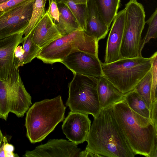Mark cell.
<instances>
[{
    "mask_svg": "<svg viewBox=\"0 0 157 157\" xmlns=\"http://www.w3.org/2000/svg\"><path fill=\"white\" fill-rule=\"evenodd\" d=\"M101 65L104 76L123 94L133 90L151 67L150 57L142 56L102 63Z\"/></svg>",
    "mask_w": 157,
    "mask_h": 157,
    "instance_id": "obj_4",
    "label": "cell"
},
{
    "mask_svg": "<svg viewBox=\"0 0 157 157\" xmlns=\"http://www.w3.org/2000/svg\"><path fill=\"white\" fill-rule=\"evenodd\" d=\"M124 99L131 109L141 116L150 119L149 109L141 97L134 90L124 94Z\"/></svg>",
    "mask_w": 157,
    "mask_h": 157,
    "instance_id": "obj_20",
    "label": "cell"
},
{
    "mask_svg": "<svg viewBox=\"0 0 157 157\" xmlns=\"http://www.w3.org/2000/svg\"><path fill=\"white\" fill-rule=\"evenodd\" d=\"M151 60L152 77L151 103L157 101V52H156L150 57Z\"/></svg>",
    "mask_w": 157,
    "mask_h": 157,
    "instance_id": "obj_27",
    "label": "cell"
},
{
    "mask_svg": "<svg viewBox=\"0 0 157 157\" xmlns=\"http://www.w3.org/2000/svg\"><path fill=\"white\" fill-rule=\"evenodd\" d=\"M52 19L56 24L59 21V12L56 2L52 1L49 4V8L47 11Z\"/></svg>",
    "mask_w": 157,
    "mask_h": 157,
    "instance_id": "obj_30",
    "label": "cell"
},
{
    "mask_svg": "<svg viewBox=\"0 0 157 157\" xmlns=\"http://www.w3.org/2000/svg\"><path fill=\"white\" fill-rule=\"evenodd\" d=\"M27 0H9L0 4V12L10 8Z\"/></svg>",
    "mask_w": 157,
    "mask_h": 157,
    "instance_id": "obj_32",
    "label": "cell"
},
{
    "mask_svg": "<svg viewBox=\"0 0 157 157\" xmlns=\"http://www.w3.org/2000/svg\"><path fill=\"white\" fill-rule=\"evenodd\" d=\"M87 5L86 29L84 32L99 41L106 36L109 31V27L99 13L94 0H89Z\"/></svg>",
    "mask_w": 157,
    "mask_h": 157,
    "instance_id": "obj_16",
    "label": "cell"
},
{
    "mask_svg": "<svg viewBox=\"0 0 157 157\" xmlns=\"http://www.w3.org/2000/svg\"><path fill=\"white\" fill-rule=\"evenodd\" d=\"M112 105L101 109L91 125L86 150L101 157H133L114 117Z\"/></svg>",
    "mask_w": 157,
    "mask_h": 157,
    "instance_id": "obj_2",
    "label": "cell"
},
{
    "mask_svg": "<svg viewBox=\"0 0 157 157\" xmlns=\"http://www.w3.org/2000/svg\"><path fill=\"white\" fill-rule=\"evenodd\" d=\"M56 2H62L69 8L75 17L81 30L86 29L87 17V5L76 4L71 0H57Z\"/></svg>",
    "mask_w": 157,
    "mask_h": 157,
    "instance_id": "obj_21",
    "label": "cell"
},
{
    "mask_svg": "<svg viewBox=\"0 0 157 157\" xmlns=\"http://www.w3.org/2000/svg\"><path fill=\"white\" fill-rule=\"evenodd\" d=\"M47 0H35L33 6L31 18L29 23L23 31L25 37L31 33L35 26L44 15L45 6Z\"/></svg>",
    "mask_w": 157,
    "mask_h": 157,
    "instance_id": "obj_23",
    "label": "cell"
},
{
    "mask_svg": "<svg viewBox=\"0 0 157 157\" xmlns=\"http://www.w3.org/2000/svg\"><path fill=\"white\" fill-rule=\"evenodd\" d=\"M76 4H83L87 5L89 0H71Z\"/></svg>",
    "mask_w": 157,
    "mask_h": 157,
    "instance_id": "obj_34",
    "label": "cell"
},
{
    "mask_svg": "<svg viewBox=\"0 0 157 157\" xmlns=\"http://www.w3.org/2000/svg\"><path fill=\"white\" fill-rule=\"evenodd\" d=\"M148 27L147 33L141 40L140 47V53L141 52L145 45L152 38L156 39L157 37V9L151 15L148 19L145 21Z\"/></svg>",
    "mask_w": 157,
    "mask_h": 157,
    "instance_id": "obj_26",
    "label": "cell"
},
{
    "mask_svg": "<svg viewBox=\"0 0 157 157\" xmlns=\"http://www.w3.org/2000/svg\"><path fill=\"white\" fill-rule=\"evenodd\" d=\"M98 41L84 31L77 30L53 41L41 48L36 58L44 63L61 62L68 55L82 51L98 56Z\"/></svg>",
    "mask_w": 157,
    "mask_h": 157,
    "instance_id": "obj_5",
    "label": "cell"
},
{
    "mask_svg": "<svg viewBox=\"0 0 157 157\" xmlns=\"http://www.w3.org/2000/svg\"><path fill=\"white\" fill-rule=\"evenodd\" d=\"M124 29L120 49L121 59L141 56V34L145 24L144 7L137 0H130L125 5Z\"/></svg>",
    "mask_w": 157,
    "mask_h": 157,
    "instance_id": "obj_7",
    "label": "cell"
},
{
    "mask_svg": "<svg viewBox=\"0 0 157 157\" xmlns=\"http://www.w3.org/2000/svg\"><path fill=\"white\" fill-rule=\"evenodd\" d=\"M29 34L33 41L41 48L63 36L47 11Z\"/></svg>",
    "mask_w": 157,
    "mask_h": 157,
    "instance_id": "obj_15",
    "label": "cell"
},
{
    "mask_svg": "<svg viewBox=\"0 0 157 157\" xmlns=\"http://www.w3.org/2000/svg\"><path fill=\"white\" fill-rule=\"evenodd\" d=\"M125 19V10L117 13L113 21L107 40L104 63L121 59L120 49L123 38Z\"/></svg>",
    "mask_w": 157,
    "mask_h": 157,
    "instance_id": "obj_13",
    "label": "cell"
},
{
    "mask_svg": "<svg viewBox=\"0 0 157 157\" xmlns=\"http://www.w3.org/2000/svg\"><path fill=\"white\" fill-rule=\"evenodd\" d=\"M101 157V156L98 154L92 152L86 149L81 151L80 157Z\"/></svg>",
    "mask_w": 157,
    "mask_h": 157,
    "instance_id": "obj_33",
    "label": "cell"
},
{
    "mask_svg": "<svg viewBox=\"0 0 157 157\" xmlns=\"http://www.w3.org/2000/svg\"><path fill=\"white\" fill-rule=\"evenodd\" d=\"M3 136L0 128V144L2 142Z\"/></svg>",
    "mask_w": 157,
    "mask_h": 157,
    "instance_id": "obj_35",
    "label": "cell"
},
{
    "mask_svg": "<svg viewBox=\"0 0 157 157\" xmlns=\"http://www.w3.org/2000/svg\"><path fill=\"white\" fill-rule=\"evenodd\" d=\"M9 0H0V4L3 3Z\"/></svg>",
    "mask_w": 157,
    "mask_h": 157,
    "instance_id": "obj_36",
    "label": "cell"
},
{
    "mask_svg": "<svg viewBox=\"0 0 157 157\" xmlns=\"http://www.w3.org/2000/svg\"><path fill=\"white\" fill-rule=\"evenodd\" d=\"M9 93L10 112L22 117L32 105V98L22 81L18 69L15 68L10 75Z\"/></svg>",
    "mask_w": 157,
    "mask_h": 157,
    "instance_id": "obj_10",
    "label": "cell"
},
{
    "mask_svg": "<svg viewBox=\"0 0 157 157\" xmlns=\"http://www.w3.org/2000/svg\"><path fill=\"white\" fill-rule=\"evenodd\" d=\"M66 107L61 96L35 102L28 109L25 119L26 136L31 143L41 141L64 118Z\"/></svg>",
    "mask_w": 157,
    "mask_h": 157,
    "instance_id": "obj_3",
    "label": "cell"
},
{
    "mask_svg": "<svg viewBox=\"0 0 157 157\" xmlns=\"http://www.w3.org/2000/svg\"><path fill=\"white\" fill-rule=\"evenodd\" d=\"M113 116L135 155L157 157V129L150 119L131 109L124 100L112 105Z\"/></svg>",
    "mask_w": 157,
    "mask_h": 157,
    "instance_id": "obj_1",
    "label": "cell"
},
{
    "mask_svg": "<svg viewBox=\"0 0 157 157\" xmlns=\"http://www.w3.org/2000/svg\"><path fill=\"white\" fill-rule=\"evenodd\" d=\"M98 10L109 28L117 13L121 0H94Z\"/></svg>",
    "mask_w": 157,
    "mask_h": 157,
    "instance_id": "obj_19",
    "label": "cell"
},
{
    "mask_svg": "<svg viewBox=\"0 0 157 157\" xmlns=\"http://www.w3.org/2000/svg\"><path fill=\"white\" fill-rule=\"evenodd\" d=\"M24 51L22 47L18 45L16 48L14 53L13 62L14 66L16 70L18 69L20 66H23Z\"/></svg>",
    "mask_w": 157,
    "mask_h": 157,
    "instance_id": "obj_29",
    "label": "cell"
},
{
    "mask_svg": "<svg viewBox=\"0 0 157 157\" xmlns=\"http://www.w3.org/2000/svg\"><path fill=\"white\" fill-rule=\"evenodd\" d=\"M81 149L75 143L66 140L51 139L44 144L27 151L25 157H80Z\"/></svg>",
    "mask_w": 157,
    "mask_h": 157,
    "instance_id": "obj_11",
    "label": "cell"
},
{
    "mask_svg": "<svg viewBox=\"0 0 157 157\" xmlns=\"http://www.w3.org/2000/svg\"><path fill=\"white\" fill-rule=\"evenodd\" d=\"M35 0H27L0 12V39L23 33L28 26Z\"/></svg>",
    "mask_w": 157,
    "mask_h": 157,
    "instance_id": "obj_8",
    "label": "cell"
},
{
    "mask_svg": "<svg viewBox=\"0 0 157 157\" xmlns=\"http://www.w3.org/2000/svg\"><path fill=\"white\" fill-rule=\"evenodd\" d=\"M49 2V4H50L51 2L52 1H55L56 2V1L57 0H48Z\"/></svg>",
    "mask_w": 157,
    "mask_h": 157,
    "instance_id": "obj_37",
    "label": "cell"
},
{
    "mask_svg": "<svg viewBox=\"0 0 157 157\" xmlns=\"http://www.w3.org/2000/svg\"><path fill=\"white\" fill-rule=\"evenodd\" d=\"M14 146L9 144L6 136H3L2 142L0 144V157H19L17 154L13 153Z\"/></svg>",
    "mask_w": 157,
    "mask_h": 157,
    "instance_id": "obj_28",
    "label": "cell"
},
{
    "mask_svg": "<svg viewBox=\"0 0 157 157\" xmlns=\"http://www.w3.org/2000/svg\"><path fill=\"white\" fill-rule=\"evenodd\" d=\"M10 77L0 79V118L6 121L10 113L9 93Z\"/></svg>",
    "mask_w": 157,
    "mask_h": 157,
    "instance_id": "obj_24",
    "label": "cell"
},
{
    "mask_svg": "<svg viewBox=\"0 0 157 157\" xmlns=\"http://www.w3.org/2000/svg\"><path fill=\"white\" fill-rule=\"evenodd\" d=\"M61 63L73 74L97 78L104 75L102 63L98 57L86 52L79 51L71 53Z\"/></svg>",
    "mask_w": 157,
    "mask_h": 157,
    "instance_id": "obj_9",
    "label": "cell"
},
{
    "mask_svg": "<svg viewBox=\"0 0 157 157\" xmlns=\"http://www.w3.org/2000/svg\"><path fill=\"white\" fill-rule=\"evenodd\" d=\"M91 123L88 115L70 111L63 122L62 129L67 138L78 145L86 141Z\"/></svg>",
    "mask_w": 157,
    "mask_h": 157,
    "instance_id": "obj_12",
    "label": "cell"
},
{
    "mask_svg": "<svg viewBox=\"0 0 157 157\" xmlns=\"http://www.w3.org/2000/svg\"><path fill=\"white\" fill-rule=\"evenodd\" d=\"M68 84L69 95L66 105L72 112L96 117L101 110L97 92L98 78L73 74Z\"/></svg>",
    "mask_w": 157,
    "mask_h": 157,
    "instance_id": "obj_6",
    "label": "cell"
},
{
    "mask_svg": "<svg viewBox=\"0 0 157 157\" xmlns=\"http://www.w3.org/2000/svg\"><path fill=\"white\" fill-rule=\"evenodd\" d=\"M23 33L0 39V79L6 80L15 68L13 59L15 50L24 37Z\"/></svg>",
    "mask_w": 157,
    "mask_h": 157,
    "instance_id": "obj_14",
    "label": "cell"
},
{
    "mask_svg": "<svg viewBox=\"0 0 157 157\" xmlns=\"http://www.w3.org/2000/svg\"><path fill=\"white\" fill-rule=\"evenodd\" d=\"M22 43L24 51L23 63L24 64L31 62L36 57L41 48L33 41L30 34L24 37Z\"/></svg>",
    "mask_w": 157,
    "mask_h": 157,
    "instance_id": "obj_25",
    "label": "cell"
},
{
    "mask_svg": "<svg viewBox=\"0 0 157 157\" xmlns=\"http://www.w3.org/2000/svg\"><path fill=\"white\" fill-rule=\"evenodd\" d=\"M157 101L152 102L150 109V118L155 128L157 129Z\"/></svg>",
    "mask_w": 157,
    "mask_h": 157,
    "instance_id": "obj_31",
    "label": "cell"
},
{
    "mask_svg": "<svg viewBox=\"0 0 157 157\" xmlns=\"http://www.w3.org/2000/svg\"><path fill=\"white\" fill-rule=\"evenodd\" d=\"M97 89L101 109L124 100V94L104 75L98 78Z\"/></svg>",
    "mask_w": 157,
    "mask_h": 157,
    "instance_id": "obj_17",
    "label": "cell"
},
{
    "mask_svg": "<svg viewBox=\"0 0 157 157\" xmlns=\"http://www.w3.org/2000/svg\"><path fill=\"white\" fill-rule=\"evenodd\" d=\"M59 12V21L55 24L63 36L81 30L74 16L68 7L62 2H56Z\"/></svg>",
    "mask_w": 157,
    "mask_h": 157,
    "instance_id": "obj_18",
    "label": "cell"
},
{
    "mask_svg": "<svg viewBox=\"0 0 157 157\" xmlns=\"http://www.w3.org/2000/svg\"><path fill=\"white\" fill-rule=\"evenodd\" d=\"M134 90L141 97L150 110L152 96L151 69L139 82Z\"/></svg>",
    "mask_w": 157,
    "mask_h": 157,
    "instance_id": "obj_22",
    "label": "cell"
}]
</instances>
